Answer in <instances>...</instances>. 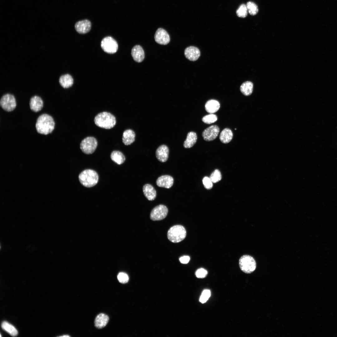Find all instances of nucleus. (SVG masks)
<instances>
[{"label":"nucleus","instance_id":"f257e3e1","mask_svg":"<svg viewBox=\"0 0 337 337\" xmlns=\"http://www.w3.org/2000/svg\"><path fill=\"white\" fill-rule=\"evenodd\" d=\"M55 125V123L53 118L48 114H44L37 118L35 127L38 133L46 135L52 132Z\"/></svg>","mask_w":337,"mask_h":337},{"label":"nucleus","instance_id":"f03ea898","mask_svg":"<svg viewBox=\"0 0 337 337\" xmlns=\"http://www.w3.org/2000/svg\"><path fill=\"white\" fill-rule=\"evenodd\" d=\"M95 124L98 127L109 129L113 128L116 123L115 116L107 112H103L98 114L95 117Z\"/></svg>","mask_w":337,"mask_h":337},{"label":"nucleus","instance_id":"7ed1b4c3","mask_svg":"<svg viewBox=\"0 0 337 337\" xmlns=\"http://www.w3.org/2000/svg\"><path fill=\"white\" fill-rule=\"evenodd\" d=\"M81 183L84 186L90 188L95 186L98 183L99 176L95 171L86 169L81 172L79 176Z\"/></svg>","mask_w":337,"mask_h":337},{"label":"nucleus","instance_id":"20e7f679","mask_svg":"<svg viewBox=\"0 0 337 337\" xmlns=\"http://www.w3.org/2000/svg\"><path fill=\"white\" fill-rule=\"evenodd\" d=\"M186 235L185 228L180 225H176L171 227L167 233L168 239L173 243H177L182 241L185 238Z\"/></svg>","mask_w":337,"mask_h":337},{"label":"nucleus","instance_id":"39448f33","mask_svg":"<svg viewBox=\"0 0 337 337\" xmlns=\"http://www.w3.org/2000/svg\"><path fill=\"white\" fill-rule=\"evenodd\" d=\"M239 264L241 270L247 274L252 273L256 267L255 259L248 255H244L241 256L239 260Z\"/></svg>","mask_w":337,"mask_h":337},{"label":"nucleus","instance_id":"423d86ee","mask_svg":"<svg viewBox=\"0 0 337 337\" xmlns=\"http://www.w3.org/2000/svg\"><path fill=\"white\" fill-rule=\"evenodd\" d=\"M97 144V141L95 137H88L81 141L80 144V148L85 154H90L95 151Z\"/></svg>","mask_w":337,"mask_h":337},{"label":"nucleus","instance_id":"0eeeda50","mask_svg":"<svg viewBox=\"0 0 337 337\" xmlns=\"http://www.w3.org/2000/svg\"><path fill=\"white\" fill-rule=\"evenodd\" d=\"M0 105L2 108L7 112L13 110L16 106V102L14 96L10 94L3 95L1 98Z\"/></svg>","mask_w":337,"mask_h":337},{"label":"nucleus","instance_id":"6e6552de","mask_svg":"<svg viewBox=\"0 0 337 337\" xmlns=\"http://www.w3.org/2000/svg\"><path fill=\"white\" fill-rule=\"evenodd\" d=\"M100 45L105 52L109 54L115 53L118 49V44L117 42L111 37L104 38L101 41Z\"/></svg>","mask_w":337,"mask_h":337},{"label":"nucleus","instance_id":"1a4fd4ad","mask_svg":"<svg viewBox=\"0 0 337 337\" xmlns=\"http://www.w3.org/2000/svg\"><path fill=\"white\" fill-rule=\"evenodd\" d=\"M168 213V209L165 206L160 204L152 210L150 214V219L153 221L160 220L164 219Z\"/></svg>","mask_w":337,"mask_h":337},{"label":"nucleus","instance_id":"9d476101","mask_svg":"<svg viewBox=\"0 0 337 337\" xmlns=\"http://www.w3.org/2000/svg\"><path fill=\"white\" fill-rule=\"evenodd\" d=\"M219 128L217 125H211L205 129L202 132L203 139L206 141H211L215 139L219 132Z\"/></svg>","mask_w":337,"mask_h":337},{"label":"nucleus","instance_id":"9b49d317","mask_svg":"<svg viewBox=\"0 0 337 337\" xmlns=\"http://www.w3.org/2000/svg\"><path fill=\"white\" fill-rule=\"evenodd\" d=\"M154 37L155 42L161 45H167L170 41V37L167 32L161 28L157 30Z\"/></svg>","mask_w":337,"mask_h":337},{"label":"nucleus","instance_id":"f8f14e48","mask_svg":"<svg viewBox=\"0 0 337 337\" xmlns=\"http://www.w3.org/2000/svg\"><path fill=\"white\" fill-rule=\"evenodd\" d=\"M184 54L186 57L190 61H194L197 60L200 56L199 49L194 46H189L185 50Z\"/></svg>","mask_w":337,"mask_h":337},{"label":"nucleus","instance_id":"ddd939ff","mask_svg":"<svg viewBox=\"0 0 337 337\" xmlns=\"http://www.w3.org/2000/svg\"><path fill=\"white\" fill-rule=\"evenodd\" d=\"M91 27V24L88 20H84L77 22L75 27L76 31L80 34H85L89 32Z\"/></svg>","mask_w":337,"mask_h":337},{"label":"nucleus","instance_id":"4468645a","mask_svg":"<svg viewBox=\"0 0 337 337\" xmlns=\"http://www.w3.org/2000/svg\"><path fill=\"white\" fill-rule=\"evenodd\" d=\"M174 179L169 175H162L158 178L156 181L157 185L160 187L169 188L173 185Z\"/></svg>","mask_w":337,"mask_h":337},{"label":"nucleus","instance_id":"2eb2a0df","mask_svg":"<svg viewBox=\"0 0 337 337\" xmlns=\"http://www.w3.org/2000/svg\"><path fill=\"white\" fill-rule=\"evenodd\" d=\"M169 152V149L168 146L165 145H162L156 150V157L159 161L164 162L168 159Z\"/></svg>","mask_w":337,"mask_h":337},{"label":"nucleus","instance_id":"dca6fc26","mask_svg":"<svg viewBox=\"0 0 337 337\" xmlns=\"http://www.w3.org/2000/svg\"><path fill=\"white\" fill-rule=\"evenodd\" d=\"M131 54L134 60L137 62H141L144 58V51L142 47L139 45L133 47Z\"/></svg>","mask_w":337,"mask_h":337},{"label":"nucleus","instance_id":"f3484780","mask_svg":"<svg viewBox=\"0 0 337 337\" xmlns=\"http://www.w3.org/2000/svg\"><path fill=\"white\" fill-rule=\"evenodd\" d=\"M29 105L32 110L36 112H38L42 108L43 101L40 97L35 95L30 99Z\"/></svg>","mask_w":337,"mask_h":337},{"label":"nucleus","instance_id":"a211bd4d","mask_svg":"<svg viewBox=\"0 0 337 337\" xmlns=\"http://www.w3.org/2000/svg\"><path fill=\"white\" fill-rule=\"evenodd\" d=\"M143 191L144 195L149 201L154 200L156 196V192L151 185L149 184H145L143 187Z\"/></svg>","mask_w":337,"mask_h":337},{"label":"nucleus","instance_id":"6ab92c4d","mask_svg":"<svg viewBox=\"0 0 337 337\" xmlns=\"http://www.w3.org/2000/svg\"><path fill=\"white\" fill-rule=\"evenodd\" d=\"M135 134L134 131L131 129L125 130L123 133L122 141L126 145L132 144L135 141Z\"/></svg>","mask_w":337,"mask_h":337},{"label":"nucleus","instance_id":"aec40b11","mask_svg":"<svg viewBox=\"0 0 337 337\" xmlns=\"http://www.w3.org/2000/svg\"><path fill=\"white\" fill-rule=\"evenodd\" d=\"M205 107L207 112L210 114H213L218 110L220 107V104L216 100H210L207 102Z\"/></svg>","mask_w":337,"mask_h":337},{"label":"nucleus","instance_id":"412c9836","mask_svg":"<svg viewBox=\"0 0 337 337\" xmlns=\"http://www.w3.org/2000/svg\"><path fill=\"white\" fill-rule=\"evenodd\" d=\"M109 318L107 315L100 313L96 317L95 321V326L99 329H101L105 326L108 323Z\"/></svg>","mask_w":337,"mask_h":337},{"label":"nucleus","instance_id":"4be33fe9","mask_svg":"<svg viewBox=\"0 0 337 337\" xmlns=\"http://www.w3.org/2000/svg\"><path fill=\"white\" fill-rule=\"evenodd\" d=\"M59 82L62 87L64 88H67L72 85L73 79L71 75L66 74L60 76L59 79Z\"/></svg>","mask_w":337,"mask_h":337},{"label":"nucleus","instance_id":"5701e85b","mask_svg":"<svg viewBox=\"0 0 337 337\" xmlns=\"http://www.w3.org/2000/svg\"><path fill=\"white\" fill-rule=\"evenodd\" d=\"M197 139V135L195 132L193 131L188 132L183 143L184 147L186 148L192 147L196 143Z\"/></svg>","mask_w":337,"mask_h":337},{"label":"nucleus","instance_id":"b1692460","mask_svg":"<svg viewBox=\"0 0 337 337\" xmlns=\"http://www.w3.org/2000/svg\"><path fill=\"white\" fill-rule=\"evenodd\" d=\"M233 136L232 131L229 128H226L221 132L219 139L222 143L227 144L231 141L232 139Z\"/></svg>","mask_w":337,"mask_h":337},{"label":"nucleus","instance_id":"393cba45","mask_svg":"<svg viewBox=\"0 0 337 337\" xmlns=\"http://www.w3.org/2000/svg\"><path fill=\"white\" fill-rule=\"evenodd\" d=\"M253 84L249 81L243 82L241 85L240 90L241 92L245 95H251L253 91Z\"/></svg>","mask_w":337,"mask_h":337},{"label":"nucleus","instance_id":"a878e982","mask_svg":"<svg viewBox=\"0 0 337 337\" xmlns=\"http://www.w3.org/2000/svg\"><path fill=\"white\" fill-rule=\"evenodd\" d=\"M112 161L118 164H122L125 160V157L123 154L119 151H113L110 155Z\"/></svg>","mask_w":337,"mask_h":337},{"label":"nucleus","instance_id":"bb28decb","mask_svg":"<svg viewBox=\"0 0 337 337\" xmlns=\"http://www.w3.org/2000/svg\"><path fill=\"white\" fill-rule=\"evenodd\" d=\"M1 327L3 330L7 331L12 336H15L17 335L18 332L15 328L6 321L2 322Z\"/></svg>","mask_w":337,"mask_h":337},{"label":"nucleus","instance_id":"cd10ccee","mask_svg":"<svg viewBox=\"0 0 337 337\" xmlns=\"http://www.w3.org/2000/svg\"><path fill=\"white\" fill-rule=\"evenodd\" d=\"M247 11L252 15H256L258 12V7L254 2L249 1L247 3L246 5Z\"/></svg>","mask_w":337,"mask_h":337},{"label":"nucleus","instance_id":"c85d7f7f","mask_svg":"<svg viewBox=\"0 0 337 337\" xmlns=\"http://www.w3.org/2000/svg\"><path fill=\"white\" fill-rule=\"evenodd\" d=\"M217 120V116L213 114H210L203 117L202 121L205 123L211 124L215 122Z\"/></svg>","mask_w":337,"mask_h":337},{"label":"nucleus","instance_id":"c756f323","mask_svg":"<svg viewBox=\"0 0 337 337\" xmlns=\"http://www.w3.org/2000/svg\"><path fill=\"white\" fill-rule=\"evenodd\" d=\"M247 11L246 5L243 4H241L237 9L236 13L238 17L244 18L247 15Z\"/></svg>","mask_w":337,"mask_h":337},{"label":"nucleus","instance_id":"7c9ffc66","mask_svg":"<svg viewBox=\"0 0 337 337\" xmlns=\"http://www.w3.org/2000/svg\"><path fill=\"white\" fill-rule=\"evenodd\" d=\"M210 178L213 183H216L220 181L222 178L220 172L218 169L215 170L211 174Z\"/></svg>","mask_w":337,"mask_h":337},{"label":"nucleus","instance_id":"2f4dec72","mask_svg":"<svg viewBox=\"0 0 337 337\" xmlns=\"http://www.w3.org/2000/svg\"><path fill=\"white\" fill-rule=\"evenodd\" d=\"M211 295V292L210 290L206 289L202 292L199 299V301L202 303H205Z\"/></svg>","mask_w":337,"mask_h":337},{"label":"nucleus","instance_id":"473e14b6","mask_svg":"<svg viewBox=\"0 0 337 337\" xmlns=\"http://www.w3.org/2000/svg\"><path fill=\"white\" fill-rule=\"evenodd\" d=\"M117 278L120 283L123 284L127 283L129 279L128 275L124 272L119 273L118 275Z\"/></svg>","mask_w":337,"mask_h":337},{"label":"nucleus","instance_id":"72a5a7b5","mask_svg":"<svg viewBox=\"0 0 337 337\" xmlns=\"http://www.w3.org/2000/svg\"><path fill=\"white\" fill-rule=\"evenodd\" d=\"M203 182L204 187L207 189H211L212 187L213 183L210 178L205 177L203 178Z\"/></svg>","mask_w":337,"mask_h":337},{"label":"nucleus","instance_id":"f704fd0d","mask_svg":"<svg viewBox=\"0 0 337 337\" xmlns=\"http://www.w3.org/2000/svg\"><path fill=\"white\" fill-rule=\"evenodd\" d=\"M208 274L207 271L205 269L201 268L197 270L195 272L196 277L198 278H203L205 277Z\"/></svg>","mask_w":337,"mask_h":337},{"label":"nucleus","instance_id":"c9c22d12","mask_svg":"<svg viewBox=\"0 0 337 337\" xmlns=\"http://www.w3.org/2000/svg\"><path fill=\"white\" fill-rule=\"evenodd\" d=\"M190 257L188 256H184L180 257L179 260L180 262L183 264H187L190 261Z\"/></svg>","mask_w":337,"mask_h":337},{"label":"nucleus","instance_id":"e433bc0d","mask_svg":"<svg viewBox=\"0 0 337 337\" xmlns=\"http://www.w3.org/2000/svg\"><path fill=\"white\" fill-rule=\"evenodd\" d=\"M60 337H70V336L68 335H63V336H60Z\"/></svg>","mask_w":337,"mask_h":337}]
</instances>
